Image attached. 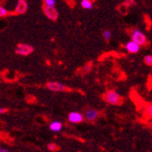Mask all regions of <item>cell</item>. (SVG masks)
Masks as SVG:
<instances>
[{
	"instance_id": "1",
	"label": "cell",
	"mask_w": 152,
	"mask_h": 152,
	"mask_svg": "<svg viewBox=\"0 0 152 152\" xmlns=\"http://www.w3.org/2000/svg\"><path fill=\"white\" fill-rule=\"evenodd\" d=\"M103 98L106 102L111 105H120L123 102V97H121L115 90H108L103 95Z\"/></svg>"
},
{
	"instance_id": "2",
	"label": "cell",
	"mask_w": 152,
	"mask_h": 152,
	"mask_svg": "<svg viewBox=\"0 0 152 152\" xmlns=\"http://www.w3.org/2000/svg\"><path fill=\"white\" fill-rule=\"evenodd\" d=\"M131 38H132V41L135 42L136 44H138L140 47L141 45H145L148 42L147 36L138 29L133 30V32L131 34Z\"/></svg>"
},
{
	"instance_id": "3",
	"label": "cell",
	"mask_w": 152,
	"mask_h": 152,
	"mask_svg": "<svg viewBox=\"0 0 152 152\" xmlns=\"http://www.w3.org/2000/svg\"><path fill=\"white\" fill-rule=\"evenodd\" d=\"M34 51V47L28 44H19L16 48V53L20 56H28Z\"/></svg>"
},
{
	"instance_id": "4",
	"label": "cell",
	"mask_w": 152,
	"mask_h": 152,
	"mask_svg": "<svg viewBox=\"0 0 152 152\" xmlns=\"http://www.w3.org/2000/svg\"><path fill=\"white\" fill-rule=\"evenodd\" d=\"M47 87L50 91H53V92H61V91L68 90V88L63 83H58V82H49L47 83Z\"/></svg>"
},
{
	"instance_id": "5",
	"label": "cell",
	"mask_w": 152,
	"mask_h": 152,
	"mask_svg": "<svg viewBox=\"0 0 152 152\" xmlns=\"http://www.w3.org/2000/svg\"><path fill=\"white\" fill-rule=\"evenodd\" d=\"M43 10L45 14V16L48 18H49L52 20H56L58 17V10L55 9V7H47V6H44L43 7Z\"/></svg>"
},
{
	"instance_id": "6",
	"label": "cell",
	"mask_w": 152,
	"mask_h": 152,
	"mask_svg": "<svg viewBox=\"0 0 152 152\" xmlns=\"http://www.w3.org/2000/svg\"><path fill=\"white\" fill-rule=\"evenodd\" d=\"M83 118L85 117H83V114L77 111H72L68 116V120L72 124H80L83 121Z\"/></svg>"
},
{
	"instance_id": "7",
	"label": "cell",
	"mask_w": 152,
	"mask_h": 152,
	"mask_svg": "<svg viewBox=\"0 0 152 152\" xmlns=\"http://www.w3.org/2000/svg\"><path fill=\"white\" fill-rule=\"evenodd\" d=\"M98 111L94 109H88L85 111V114H83V117L85 119L88 121H94L98 118Z\"/></svg>"
},
{
	"instance_id": "8",
	"label": "cell",
	"mask_w": 152,
	"mask_h": 152,
	"mask_svg": "<svg viewBox=\"0 0 152 152\" xmlns=\"http://www.w3.org/2000/svg\"><path fill=\"white\" fill-rule=\"evenodd\" d=\"M28 10V4L24 0H20L17 4L16 9H15V12L17 14H23Z\"/></svg>"
},
{
	"instance_id": "9",
	"label": "cell",
	"mask_w": 152,
	"mask_h": 152,
	"mask_svg": "<svg viewBox=\"0 0 152 152\" xmlns=\"http://www.w3.org/2000/svg\"><path fill=\"white\" fill-rule=\"evenodd\" d=\"M125 48L129 53H137L140 49V45L138 44H136L134 41H129L126 45H125Z\"/></svg>"
},
{
	"instance_id": "10",
	"label": "cell",
	"mask_w": 152,
	"mask_h": 152,
	"mask_svg": "<svg viewBox=\"0 0 152 152\" xmlns=\"http://www.w3.org/2000/svg\"><path fill=\"white\" fill-rule=\"evenodd\" d=\"M49 128H50V130L53 132H59L62 128V124L58 121H52V123L49 124Z\"/></svg>"
},
{
	"instance_id": "11",
	"label": "cell",
	"mask_w": 152,
	"mask_h": 152,
	"mask_svg": "<svg viewBox=\"0 0 152 152\" xmlns=\"http://www.w3.org/2000/svg\"><path fill=\"white\" fill-rule=\"evenodd\" d=\"M81 6L83 9H85V10H90L93 7V3L89 1V0H83L81 2Z\"/></svg>"
},
{
	"instance_id": "12",
	"label": "cell",
	"mask_w": 152,
	"mask_h": 152,
	"mask_svg": "<svg viewBox=\"0 0 152 152\" xmlns=\"http://www.w3.org/2000/svg\"><path fill=\"white\" fill-rule=\"evenodd\" d=\"M56 1L55 0H45L44 1V6L50 7H55Z\"/></svg>"
},
{
	"instance_id": "13",
	"label": "cell",
	"mask_w": 152,
	"mask_h": 152,
	"mask_svg": "<svg viewBox=\"0 0 152 152\" xmlns=\"http://www.w3.org/2000/svg\"><path fill=\"white\" fill-rule=\"evenodd\" d=\"M103 37H104V39L106 41H109L110 38H111V33H110V31H109V30H105V31L103 32Z\"/></svg>"
},
{
	"instance_id": "14",
	"label": "cell",
	"mask_w": 152,
	"mask_h": 152,
	"mask_svg": "<svg viewBox=\"0 0 152 152\" xmlns=\"http://www.w3.org/2000/svg\"><path fill=\"white\" fill-rule=\"evenodd\" d=\"M9 15V10H7L4 7H0V17L3 18V17H6Z\"/></svg>"
},
{
	"instance_id": "15",
	"label": "cell",
	"mask_w": 152,
	"mask_h": 152,
	"mask_svg": "<svg viewBox=\"0 0 152 152\" xmlns=\"http://www.w3.org/2000/svg\"><path fill=\"white\" fill-rule=\"evenodd\" d=\"M144 61L148 66H152V56L151 55H147L144 58Z\"/></svg>"
},
{
	"instance_id": "16",
	"label": "cell",
	"mask_w": 152,
	"mask_h": 152,
	"mask_svg": "<svg viewBox=\"0 0 152 152\" xmlns=\"http://www.w3.org/2000/svg\"><path fill=\"white\" fill-rule=\"evenodd\" d=\"M48 148L49 150H51V151H56V150L58 149V147L56 145L55 143H50L49 145L48 146Z\"/></svg>"
},
{
	"instance_id": "17",
	"label": "cell",
	"mask_w": 152,
	"mask_h": 152,
	"mask_svg": "<svg viewBox=\"0 0 152 152\" xmlns=\"http://www.w3.org/2000/svg\"><path fill=\"white\" fill-rule=\"evenodd\" d=\"M147 112L148 114V116L152 118V105H149L148 107L147 108Z\"/></svg>"
},
{
	"instance_id": "18",
	"label": "cell",
	"mask_w": 152,
	"mask_h": 152,
	"mask_svg": "<svg viewBox=\"0 0 152 152\" xmlns=\"http://www.w3.org/2000/svg\"><path fill=\"white\" fill-rule=\"evenodd\" d=\"M7 110L5 109V108H1V109H0V113H1V114L5 113V112H7Z\"/></svg>"
},
{
	"instance_id": "19",
	"label": "cell",
	"mask_w": 152,
	"mask_h": 152,
	"mask_svg": "<svg viewBox=\"0 0 152 152\" xmlns=\"http://www.w3.org/2000/svg\"><path fill=\"white\" fill-rule=\"evenodd\" d=\"M0 152H10V151H9L6 148H1V149H0Z\"/></svg>"
}]
</instances>
